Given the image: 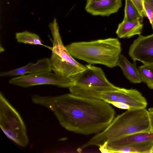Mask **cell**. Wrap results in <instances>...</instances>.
<instances>
[{
	"label": "cell",
	"mask_w": 153,
	"mask_h": 153,
	"mask_svg": "<svg viewBox=\"0 0 153 153\" xmlns=\"http://www.w3.org/2000/svg\"><path fill=\"white\" fill-rule=\"evenodd\" d=\"M33 102L46 107L54 114L66 130L85 135L105 129L115 117L110 104L102 100L71 93L56 96H32Z\"/></svg>",
	"instance_id": "cell-1"
},
{
	"label": "cell",
	"mask_w": 153,
	"mask_h": 153,
	"mask_svg": "<svg viewBox=\"0 0 153 153\" xmlns=\"http://www.w3.org/2000/svg\"><path fill=\"white\" fill-rule=\"evenodd\" d=\"M149 113L146 108L128 109L114 117L104 130L91 138L81 147L100 146L133 134L150 131Z\"/></svg>",
	"instance_id": "cell-2"
},
{
	"label": "cell",
	"mask_w": 153,
	"mask_h": 153,
	"mask_svg": "<svg viewBox=\"0 0 153 153\" xmlns=\"http://www.w3.org/2000/svg\"><path fill=\"white\" fill-rule=\"evenodd\" d=\"M66 47L74 58L88 64H101L110 68L117 66L122 51L121 43L117 38L73 42Z\"/></svg>",
	"instance_id": "cell-3"
},
{
	"label": "cell",
	"mask_w": 153,
	"mask_h": 153,
	"mask_svg": "<svg viewBox=\"0 0 153 153\" xmlns=\"http://www.w3.org/2000/svg\"><path fill=\"white\" fill-rule=\"evenodd\" d=\"M52 37V46L50 59L52 70L60 77L73 84L86 68L77 61L68 52L63 43L56 20L55 18L49 25Z\"/></svg>",
	"instance_id": "cell-4"
},
{
	"label": "cell",
	"mask_w": 153,
	"mask_h": 153,
	"mask_svg": "<svg viewBox=\"0 0 153 153\" xmlns=\"http://www.w3.org/2000/svg\"><path fill=\"white\" fill-rule=\"evenodd\" d=\"M79 96L102 100L117 108L126 109L146 108L145 98L135 89L118 87L115 89L80 88Z\"/></svg>",
	"instance_id": "cell-5"
},
{
	"label": "cell",
	"mask_w": 153,
	"mask_h": 153,
	"mask_svg": "<svg viewBox=\"0 0 153 153\" xmlns=\"http://www.w3.org/2000/svg\"><path fill=\"white\" fill-rule=\"evenodd\" d=\"M0 126L7 136L18 145L26 147L29 139L25 124L17 110L0 94Z\"/></svg>",
	"instance_id": "cell-6"
},
{
	"label": "cell",
	"mask_w": 153,
	"mask_h": 153,
	"mask_svg": "<svg viewBox=\"0 0 153 153\" xmlns=\"http://www.w3.org/2000/svg\"><path fill=\"white\" fill-rule=\"evenodd\" d=\"M9 82L10 84L23 88L39 85H49L61 88H69L73 85V83L70 81L51 72L19 76L10 79Z\"/></svg>",
	"instance_id": "cell-7"
},
{
	"label": "cell",
	"mask_w": 153,
	"mask_h": 153,
	"mask_svg": "<svg viewBox=\"0 0 153 153\" xmlns=\"http://www.w3.org/2000/svg\"><path fill=\"white\" fill-rule=\"evenodd\" d=\"M153 145V132L136 133L122 137L108 143V153H114L120 148L127 147L133 149L136 153H150Z\"/></svg>",
	"instance_id": "cell-8"
},
{
	"label": "cell",
	"mask_w": 153,
	"mask_h": 153,
	"mask_svg": "<svg viewBox=\"0 0 153 153\" xmlns=\"http://www.w3.org/2000/svg\"><path fill=\"white\" fill-rule=\"evenodd\" d=\"M86 66V69L80 74L73 85L93 89H115L118 87L108 80L101 68L90 64Z\"/></svg>",
	"instance_id": "cell-9"
},
{
	"label": "cell",
	"mask_w": 153,
	"mask_h": 153,
	"mask_svg": "<svg viewBox=\"0 0 153 153\" xmlns=\"http://www.w3.org/2000/svg\"><path fill=\"white\" fill-rule=\"evenodd\" d=\"M128 53L134 61L153 64V33L147 36L139 35L130 46Z\"/></svg>",
	"instance_id": "cell-10"
},
{
	"label": "cell",
	"mask_w": 153,
	"mask_h": 153,
	"mask_svg": "<svg viewBox=\"0 0 153 153\" xmlns=\"http://www.w3.org/2000/svg\"><path fill=\"white\" fill-rule=\"evenodd\" d=\"M121 6L122 0H87L85 10L92 15L109 16Z\"/></svg>",
	"instance_id": "cell-11"
},
{
	"label": "cell",
	"mask_w": 153,
	"mask_h": 153,
	"mask_svg": "<svg viewBox=\"0 0 153 153\" xmlns=\"http://www.w3.org/2000/svg\"><path fill=\"white\" fill-rule=\"evenodd\" d=\"M51 65L50 59L43 58L38 60L35 63H29L23 67L0 73L1 77L16 76L51 72Z\"/></svg>",
	"instance_id": "cell-12"
},
{
	"label": "cell",
	"mask_w": 153,
	"mask_h": 153,
	"mask_svg": "<svg viewBox=\"0 0 153 153\" xmlns=\"http://www.w3.org/2000/svg\"><path fill=\"white\" fill-rule=\"evenodd\" d=\"M136 61L130 62L124 55L121 54L117 63V66L122 70L124 75L129 81L133 83H139L143 82Z\"/></svg>",
	"instance_id": "cell-13"
},
{
	"label": "cell",
	"mask_w": 153,
	"mask_h": 153,
	"mask_svg": "<svg viewBox=\"0 0 153 153\" xmlns=\"http://www.w3.org/2000/svg\"><path fill=\"white\" fill-rule=\"evenodd\" d=\"M143 25L140 20L130 22L123 21L118 25L116 33L119 38H129L141 33Z\"/></svg>",
	"instance_id": "cell-14"
},
{
	"label": "cell",
	"mask_w": 153,
	"mask_h": 153,
	"mask_svg": "<svg viewBox=\"0 0 153 153\" xmlns=\"http://www.w3.org/2000/svg\"><path fill=\"white\" fill-rule=\"evenodd\" d=\"M17 41L19 43L33 45H43L40 37L37 34L27 31L17 33L15 34Z\"/></svg>",
	"instance_id": "cell-15"
},
{
	"label": "cell",
	"mask_w": 153,
	"mask_h": 153,
	"mask_svg": "<svg viewBox=\"0 0 153 153\" xmlns=\"http://www.w3.org/2000/svg\"><path fill=\"white\" fill-rule=\"evenodd\" d=\"M125 1V13L123 21L134 22L140 20L142 22L143 19L133 3L131 0Z\"/></svg>",
	"instance_id": "cell-16"
},
{
	"label": "cell",
	"mask_w": 153,
	"mask_h": 153,
	"mask_svg": "<svg viewBox=\"0 0 153 153\" xmlns=\"http://www.w3.org/2000/svg\"><path fill=\"white\" fill-rule=\"evenodd\" d=\"M138 68L143 82L150 89H153V64H143Z\"/></svg>",
	"instance_id": "cell-17"
},
{
	"label": "cell",
	"mask_w": 153,
	"mask_h": 153,
	"mask_svg": "<svg viewBox=\"0 0 153 153\" xmlns=\"http://www.w3.org/2000/svg\"><path fill=\"white\" fill-rule=\"evenodd\" d=\"M143 7L153 30V0H144Z\"/></svg>",
	"instance_id": "cell-18"
},
{
	"label": "cell",
	"mask_w": 153,
	"mask_h": 153,
	"mask_svg": "<svg viewBox=\"0 0 153 153\" xmlns=\"http://www.w3.org/2000/svg\"><path fill=\"white\" fill-rule=\"evenodd\" d=\"M139 11L142 19L146 17L143 7L144 0H131Z\"/></svg>",
	"instance_id": "cell-19"
},
{
	"label": "cell",
	"mask_w": 153,
	"mask_h": 153,
	"mask_svg": "<svg viewBox=\"0 0 153 153\" xmlns=\"http://www.w3.org/2000/svg\"><path fill=\"white\" fill-rule=\"evenodd\" d=\"M150 123V131L153 132V113L148 111Z\"/></svg>",
	"instance_id": "cell-20"
},
{
	"label": "cell",
	"mask_w": 153,
	"mask_h": 153,
	"mask_svg": "<svg viewBox=\"0 0 153 153\" xmlns=\"http://www.w3.org/2000/svg\"><path fill=\"white\" fill-rule=\"evenodd\" d=\"M148 110L153 113V108H150Z\"/></svg>",
	"instance_id": "cell-21"
},
{
	"label": "cell",
	"mask_w": 153,
	"mask_h": 153,
	"mask_svg": "<svg viewBox=\"0 0 153 153\" xmlns=\"http://www.w3.org/2000/svg\"><path fill=\"white\" fill-rule=\"evenodd\" d=\"M153 152V145L152 147V148L150 150V153H152Z\"/></svg>",
	"instance_id": "cell-22"
}]
</instances>
